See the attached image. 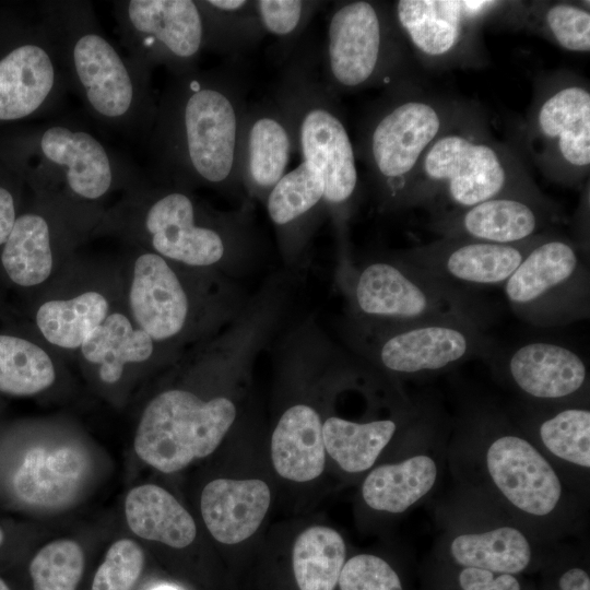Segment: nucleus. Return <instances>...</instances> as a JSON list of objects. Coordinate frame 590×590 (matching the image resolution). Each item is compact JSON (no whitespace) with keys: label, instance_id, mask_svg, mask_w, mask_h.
<instances>
[{"label":"nucleus","instance_id":"f257e3e1","mask_svg":"<svg viewBox=\"0 0 590 590\" xmlns=\"http://www.w3.org/2000/svg\"><path fill=\"white\" fill-rule=\"evenodd\" d=\"M247 90L232 67L172 76L146 140L150 179L192 191L244 193L239 143Z\"/></svg>","mask_w":590,"mask_h":590},{"label":"nucleus","instance_id":"f03ea898","mask_svg":"<svg viewBox=\"0 0 590 590\" xmlns=\"http://www.w3.org/2000/svg\"><path fill=\"white\" fill-rule=\"evenodd\" d=\"M101 233L203 271L245 253L252 241L244 211H219L190 190L145 176L109 208L95 231Z\"/></svg>","mask_w":590,"mask_h":590},{"label":"nucleus","instance_id":"7ed1b4c3","mask_svg":"<svg viewBox=\"0 0 590 590\" xmlns=\"http://www.w3.org/2000/svg\"><path fill=\"white\" fill-rule=\"evenodd\" d=\"M21 175L34 197L57 210L85 240L114 198L143 175L122 155L71 118L52 119L22 142Z\"/></svg>","mask_w":590,"mask_h":590},{"label":"nucleus","instance_id":"20e7f679","mask_svg":"<svg viewBox=\"0 0 590 590\" xmlns=\"http://www.w3.org/2000/svg\"><path fill=\"white\" fill-rule=\"evenodd\" d=\"M58 21L69 92L99 126L146 141L157 101L152 69L122 55L105 36L88 1H52Z\"/></svg>","mask_w":590,"mask_h":590},{"label":"nucleus","instance_id":"39448f33","mask_svg":"<svg viewBox=\"0 0 590 590\" xmlns=\"http://www.w3.org/2000/svg\"><path fill=\"white\" fill-rule=\"evenodd\" d=\"M535 193L541 190L519 155L497 141L471 107L426 152L401 210L424 208L433 217L503 194Z\"/></svg>","mask_w":590,"mask_h":590},{"label":"nucleus","instance_id":"423d86ee","mask_svg":"<svg viewBox=\"0 0 590 590\" xmlns=\"http://www.w3.org/2000/svg\"><path fill=\"white\" fill-rule=\"evenodd\" d=\"M385 88L363 121L357 152L380 209L396 211L426 152L472 106L417 90L408 79Z\"/></svg>","mask_w":590,"mask_h":590},{"label":"nucleus","instance_id":"0eeeda50","mask_svg":"<svg viewBox=\"0 0 590 590\" xmlns=\"http://www.w3.org/2000/svg\"><path fill=\"white\" fill-rule=\"evenodd\" d=\"M318 66L314 47L297 48L271 96L291 123L294 151L320 172L327 209L343 233L358 194L356 152L338 96L326 86Z\"/></svg>","mask_w":590,"mask_h":590},{"label":"nucleus","instance_id":"6e6552de","mask_svg":"<svg viewBox=\"0 0 590 590\" xmlns=\"http://www.w3.org/2000/svg\"><path fill=\"white\" fill-rule=\"evenodd\" d=\"M408 45L391 3L338 1L327 24L322 80L335 96L406 78Z\"/></svg>","mask_w":590,"mask_h":590},{"label":"nucleus","instance_id":"1a4fd4ad","mask_svg":"<svg viewBox=\"0 0 590 590\" xmlns=\"http://www.w3.org/2000/svg\"><path fill=\"white\" fill-rule=\"evenodd\" d=\"M351 302L364 333L445 318L484 322L465 291L435 282L396 257L364 264L351 284Z\"/></svg>","mask_w":590,"mask_h":590},{"label":"nucleus","instance_id":"9d476101","mask_svg":"<svg viewBox=\"0 0 590 590\" xmlns=\"http://www.w3.org/2000/svg\"><path fill=\"white\" fill-rule=\"evenodd\" d=\"M237 416L225 396L203 399L196 392L163 390L145 405L134 435L139 458L164 473L182 470L194 459L210 456Z\"/></svg>","mask_w":590,"mask_h":590},{"label":"nucleus","instance_id":"9b49d317","mask_svg":"<svg viewBox=\"0 0 590 590\" xmlns=\"http://www.w3.org/2000/svg\"><path fill=\"white\" fill-rule=\"evenodd\" d=\"M119 268L123 305L135 322L163 347L187 341L203 316L201 276L145 248L127 245Z\"/></svg>","mask_w":590,"mask_h":590},{"label":"nucleus","instance_id":"f8f14e48","mask_svg":"<svg viewBox=\"0 0 590 590\" xmlns=\"http://www.w3.org/2000/svg\"><path fill=\"white\" fill-rule=\"evenodd\" d=\"M526 148L539 169L557 184L576 187L590 170V90L568 72L536 83L524 125Z\"/></svg>","mask_w":590,"mask_h":590},{"label":"nucleus","instance_id":"ddd939ff","mask_svg":"<svg viewBox=\"0 0 590 590\" xmlns=\"http://www.w3.org/2000/svg\"><path fill=\"white\" fill-rule=\"evenodd\" d=\"M69 92L54 2L39 3L32 22L12 28L0 45V122L55 110Z\"/></svg>","mask_w":590,"mask_h":590},{"label":"nucleus","instance_id":"4468645a","mask_svg":"<svg viewBox=\"0 0 590 590\" xmlns=\"http://www.w3.org/2000/svg\"><path fill=\"white\" fill-rule=\"evenodd\" d=\"M514 314L540 328L589 318V270L577 244L548 232L503 285Z\"/></svg>","mask_w":590,"mask_h":590},{"label":"nucleus","instance_id":"2eb2a0df","mask_svg":"<svg viewBox=\"0 0 590 590\" xmlns=\"http://www.w3.org/2000/svg\"><path fill=\"white\" fill-rule=\"evenodd\" d=\"M509 1L399 0L396 23L411 51L427 67L479 63L484 24L503 19Z\"/></svg>","mask_w":590,"mask_h":590},{"label":"nucleus","instance_id":"dca6fc26","mask_svg":"<svg viewBox=\"0 0 590 590\" xmlns=\"http://www.w3.org/2000/svg\"><path fill=\"white\" fill-rule=\"evenodd\" d=\"M119 269L79 268L76 258L36 294L25 321L58 354H76L91 333L121 302Z\"/></svg>","mask_w":590,"mask_h":590},{"label":"nucleus","instance_id":"f3484780","mask_svg":"<svg viewBox=\"0 0 590 590\" xmlns=\"http://www.w3.org/2000/svg\"><path fill=\"white\" fill-rule=\"evenodd\" d=\"M114 16L128 55L172 76L198 68L204 50V26L197 0H122Z\"/></svg>","mask_w":590,"mask_h":590},{"label":"nucleus","instance_id":"a211bd4d","mask_svg":"<svg viewBox=\"0 0 590 590\" xmlns=\"http://www.w3.org/2000/svg\"><path fill=\"white\" fill-rule=\"evenodd\" d=\"M367 356L387 371L415 375L447 369L473 357H489L494 346L483 322L445 318L364 333Z\"/></svg>","mask_w":590,"mask_h":590},{"label":"nucleus","instance_id":"6ab92c4d","mask_svg":"<svg viewBox=\"0 0 590 590\" xmlns=\"http://www.w3.org/2000/svg\"><path fill=\"white\" fill-rule=\"evenodd\" d=\"M83 240L57 210L33 196L0 249L1 279L24 293H39L70 266Z\"/></svg>","mask_w":590,"mask_h":590},{"label":"nucleus","instance_id":"aec40b11","mask_svg":"<svg viewBox=\"0 0 590 590\" xmlns=\"http://www.w3.org/2000/svg\"><path fill=\"white\" fill-rule=\"evenodd\" d=\"M546 233L519 244L440 238L399 252L396 258L413 271L453 288L503 286Z\"/></svg>","mask_w":590,"mask_h":590},{"label":"nucleus","instance_id":"412c9836","mask_svg":"<svg viewBox=\"0 0 590 590\" xmlns=\"http://www.w3.org/2000/svg\"><path fill=\"white\" fill-rule=\"evenodd\" d=\"M558 208L542 192L503 194L468 209L430 217L429 227L441 238L494 244H519L559 222Z\"/></svg>","mask_w":590,"mask_h":590},{"label":"nucleus","instance_id":"4be33fe9","mask_svg":"<svg viewBox=\"0 0 590 590\" xmlns=\"http://www.w3.org/2000/svg\"><path fill=\"white\" fill-rule=\"evenodd\" d=\"M294 151L291 123L272 96L248 105L239 143V176L244 194L264 201L285 175Z\"/></svg>","mask_w":590,"mask_h":590},{"label":"nucleus","instance_id":"5701e85b","mask_svg":"<svg viewBox=\"0 0 590 590\" xmlns=\"http://www.w3.org/2000/svg\"><path fill=\"white\" fill-rule=\"evenodd\" d=\"M486 465L500 493L529 515H548L560 499L557 474L524 438L516 435L496 438L487 449Z\"/></svg>","mask_w":590,"mask_h":590},{"label":"nucleus","instance_id":"b1692460","mask_svg":"<svg viewBox=\"0 0 590 590\" xmlns=\"http://www.w3.org/2000/svg\"><path fill=\"white\" fill-rule=\"evenodd\" d=\"M505 370L520 391L538 400L569 399L588 382V367L580 354L548 341H531L511 351Z\"/></svg>","mask_w":590,"mask_h":590},{"label":"nucleus","instance_id":"393cba45","mask_svg":"<svg viewBox=\"0 0 590 590\" xmlns=\"http://www.w3.org/2000/svg\"><path fill=\"white\" fill-rule=\"evenodd\" d=\"M162 349L135 324L121 299L75 355L95 370L102 384L116 385L130 368L144 366L162 355Z\"/></svg>","mask_w":590,"mask_h":590},{"label":"nucleus","instance_id":"a878e982","mask_svg":"<svg viewBox=\"0 0 590 590\" xmlns=\"http://www.w3.org/2000/svg\"><path fill=\"white\" fill-rule=\"evenodd\" d=\"M270 502V488L261 480L216 479L204 486L200 508L205 527L216 541L237 544L258 530Z\"/></svg>","mask_w":590,"mask_h":590},{"label":"nucleus","instance_id":"bb28decb","mask_svg":"<svg viewBox=\"0 0 590 590\" xmlns=\"http://www.w3.org/2000/svg\"><path fill=\"white\" fill-rule=\"evenodd\" d=\"M57 357L23 320L0 316V392L31 397L49 389L57 380Z\"/></svg>","mask_w":590,"mask_h":590},{"label":"nucleus","instance_id":"cd10ccee","mask_svg":"<svg viewBox=\"0 0 590 590\" xmlns=\"http://www.w3.org/2000/svg\"><path fill=\"white\" fill-rule=\"evenodd\" d=\"M263 202L282 246L288 251L298 250L327 209L322 176L316 167L302 161L285 173Z\"/></svg>","mask_w":590,"mask_h":590},{"label":"nucleus","instance_id":"c85d7f7f","mask_svg":"<svg viewBox=\"0 0 590 590\" xmlns=\"http://www.w3.org/2000/svg\"><path fill=\"white\" fill-rule=\"evenodd\" d=\"M326 453L319 413L305 403L287 408L271 437V459L278 474L293 482L312 481L323 472Z\"/></svg>","mask_w":590,"mask_h":590},{"label":"nucleus","instance_id":"c756f323","mask_svg":"<svg viewBox=\"0 0 590 590\" xmlns=\"http://www.w3.org/2000/svg\"><path fill=\"white\" fill-rule=\"evenodd\" d=\"M125 512L129 528L142 539L182 548L197 535L191 515L170 493L154 484L132 488L126 497Z\"/></svg>","mask_w":590,"mask_h":590},{"label":"nucleus","instance_id":"7c9ffc66","mask_svg":"<svg viewBox=\"0 0 590 590\" xmlns=\"http://www.w3.org/2000/svg\"><path fill=\"white\" fill-rule=\"evenodd\" d=\"M436 477V463L425 455L382 464L366 476L362 486L363 499L375 510L400 514L425 496Z\"/></svg>","mask_w":590,"mask_h":590},{"label":"nucleus","instance_id":"2f4dec72","mask_svg":"<svg viewBox=\"0 0 590 590\" xmlns=\"http://www.w3.org/2000/svg\"><path fill=\"white\" fill-rule=\"evenodd\" d=\"M504 21L531 30L571 52L590 50L589 5L577 2H510Z\"/></svg>","mask_w":590,"mask_h":590},{"label":"nucleus","instance_id":"473e14b6","mask_svg":"<svg viewBox=\"0 0 590 590\" xmlns=\"http://www.w3.org/2000/svg\"><path fill=\"white\" fill-rule=\"evenodd\" d=\"M197 1L203 17L204 50L237 58L264 38L255 0Z\"/></svg>","mask_w":590,"mask_h":590},{"label":"nucleus","instance_id":"72a5a7b5","mask_svg":"<svg viewBox=\"0 0 590 590\" xmlns=\"http://www.w3.org/2000/svg\"><path fill=\"white\" fill-rule=\"evenodd\" d=\"M396 432L397 424L392 420L357 423L329 416L322 423L326 452L350 473L371 468Z\"/></svg>","mask_w":590,"mask_h":590},{"label":"nucleus","instance_id":"f704fd0d","mask_svg":"<svg viewBox=\"0 0 590 590\" xmlns=\"http://www.w3.org/2000/svg\"><path fill=\"white\" fill-rule=\"evenodd\" d=\"M450 553L465 568L509 575L522 571L532 555L527 538L511 527L458 535L450 544Z\"/></svg>","mask_w":590,"mask_h":590},{"label":"nucleus","instance_id":"c9c22d12","mask_svg":"<svg viewBox=\"0 0 590 590\" xmlns=\"http://www.w3.org/2000/svg\"><path fill=\"white\" fill-rule=\"evenodd\" d=\"M346 547L341 534L326 526L300 532L293 545L292 563L299 590H334Z\"/></svg>","mask_w":590,"mask_h":590},{"label":"nucleus","instance_id":"e433bc0d","mask_svg":"<svg viewBox=\"0 0 590 590\" xmlns=\"http://www.w3.org/2000/svg\"><path fill=\"white\" fill-rule=\"evenodd\" d=\"M82 472V461L71 449L49 455L45 449L27 451L14 474L13 486L17 496L30 504H47L67 493Z\"/></svg>","mask_w":590,"mask_h":590},{"label":"nucleus","instance_id":"4c0bfd02","mask_svg":"<svg viewBox=\"0 0 590 590\" xmlns=\"http://www.w3.org/2000/svg\"><path fill=\"white\" fill-rule=\"evenodd\" d=\"M319 0H255L256 11L266 35L276 42L278 50L288 59L304 32L327 4Z\"/></svg>","mask_w":590,"mask_h":590},{"label":"nucleus","instance_id":"58836bf2","mask_svg":"<svg viewBox=\"0 0 590 590\" xmlns=\"http://www.w3.org/2000/svg\"><path fill=\"white\" fill-rule=\"evenodd\" d=\"M545 448L554 456L589 469L590 467V411L567 408L545 418L539 426Z\"/></svg>","mask_w":590,"mask_h":590},{"label":"nucleus","instance_id":"ea45409f","mask_svg":"<svg viewBox=\"0 0 590 590\" xmlns=\"http://www.w3.org/2000/svg\"><path fill=\"white\" fill-rule=\"evenodd\" d=\"M83 569V551L71 540L45 545L30 564L34 590H75Z\"/></svg>","mask_w":590,"mask_h":590},{"label":"nucleus","instance_id":"a19ab883","mask_svg":"<svg viewBox=\"0 0 590 590\" xmlns=\"http://www.w3.org/2000/svg\"><path fill=\"white\" fill-rule=\"evenodd\" d=\"M144 565L141 547L128 539L118 540L107 550L91 590H131Z\"/></svg>","mask_w":590,"mask_h":590},{"label":"nucleus","instance_id":"79ce46f5","mask_svg":"<svg viewBox=\"0 0 590 590\" xmlns=\"http://www.w3.org/2000/svg\"><path fill=\"white\" fill-rule=\"evenodd\" d=\"M338 583L340 590H402L393 568L370 554H359L344 563Z\"/></svg>","mask_w":590,"mask_h":590},{"label":"nucleus","instance_id":"37998d69","mask_svg":"<svg viewBox=\"0 0 590 590\" xmlns=\"http://www.w3.org/2000/svg\"><path fill=\"white\" fill-rule=\"evenodd\" d=\"M9 176L0 177V249L7 241L22 211L19 187Z\"/></svg>","mask_w":590,"mask_h":590},{"label":"nucleus","instance_id":"c03bdc74","mask_svg":"<svg viewBox=\"0 0 590 590\" xmlns=\"http://www.w3.org/2000/svg\"><path fill=\"white\" fill-rule=\"evenodd\" d=\"M462 590H520L518 580L509 574L493 573L476 568H464L459 576Z\"/></svg>","mask_w":590,"mask_h":590},{"label":"nucleus","instance_id":"a18cd8bd","mask_svg":"<svg viewBox=\"0 0 590 590\" xmlns=\"http://www.w3.org/2000/svg\"><path fill=\"white\" fill-rule=\"evenodd\" d=\"M559 590H590V578L581 568H570L558 581Z\"/></svg>","mask_w":590,"mask_h":590},{"label":"nucleus","instance_id":"49530a36","mask_svg":"<svg viewBox=\"0 0 590 590\" xmlns=\"http://www.w3.org/2000/svg\"><path fill=\"white\" fill-rule=\"evenodd\" d=\"M149 590H181L178 586L172 583H157L152 586Z\"/></svg>","mask_w":590,"mask_h":590},{"label":"nucleus","instance_id":"de8ad7c7","mask_svg":"<svg viewBox=\"0 0 590 590\" xmlns=\"http://www.w3.org/2000/svg\"><path fill=\"white\" fill-rule=\"evenodd\" d=\"M0 590H10L7 583L2 579H0Z\"/></svg>","mask_w":590,"mask_h":590},{"label":"nucleus","instance_id":"09e8293b","mask_svg":"<svg viewBox=\"0 0 590 590\" xmlns=\"http://www.w3.org/2000/svg\"><path fill=\"white\" fill-rule=\"evenodd\" d=\"M3 538H4L3 531L0 529V545L3 542Z\"/></svg>","mask_w":590,"mask_h":590}]
</instances>
